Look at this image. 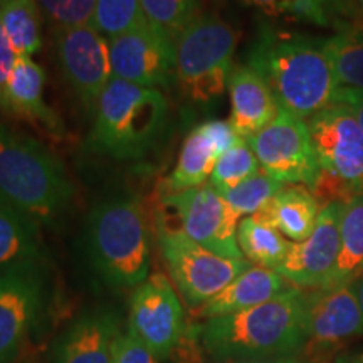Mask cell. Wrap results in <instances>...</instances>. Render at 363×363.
Returning <instances> with one entry per match:
<instances>
[{
  "label": "cell",
  "mask_w": 363,
  "mask_h": 363,
  "mask_svg": "<svg viewBox=\"0 0 363 363\" xmlns=\"http://www.w3.org/2000/svg\"><path fill=\"white\" fill-rule=\"evenodd\" d=\"M363 274V195L342 206L340 222V252L337 264L323 288L350 284Z\"/></svg>",
  "instance_id": "603a6c76"
},
{
  "label": "cell",
  "mask_w": 363,
  "mask_h": 363,
  "mask_svg": "<svg viewBox=\"0 0 363 363\" xmlns=\"http://www.w3.org/2000/svg\"><path fill=\"white\" fill-rule=\"evenodd\" d=\"M305 296L289 286L259 306L187 326L185 337L216 363L301 355L306 343Z\"/></svg>",
  "instance_id": "6da1fadb"
},
{
  "label": "cell",
  "mask_w": 363,
  "mask_h": 363,
  "mask_svg": "<svg viewBox=\"0 0 363 363\" xmlns=\"http://www.w3.org/2000/svg\"><path fill=\"white\" fill-rule=\"evenodd\" d=\"M306 343L301 355L308 362L330 363L337 352L363 333V313L355 283L318 288L305 296Z\"/></svg>",
  "instance_id": "9c48e42d"
},
{
  "label": "cell",
  "mask_w": 363,
  "mask_h": 363,
  "mask_svg": "<svg viewBox=\"0 0 363 363\" xmlns=\"http://www.w3.org/2000/svg\"><path fill=\"white\" fill-rule=\"evenodd\" d=\"M289 286L278 271L269 267L249 266L233 283L225 286L219 294L197 308L199 320H211L217 316L234 315V313L259 306L269 299L279 296Z\"/></svg>",
  "instance_id": "ffe728a7"
},
{
  "label": "cell",
  "mask_w": 363,
  "mask_h": 363,
  "mask_svg": "<svg viewBox=\"0 0 363 363\" xmlns=\"http://www.w3.org/2000/svg\"><path fill=\"white\" fill-rule=\"evenodd\" d=\"M235 2L257 9L266 16L318 27L333 26L338 13L343 12V0H235Z\"/></svg>",
  "instance_id": "4316f807"
},
{
  "label": "cell",
  "mask_w": 363,
  "mask_h": 363,
  "mask_svg": "<svg viewBox=\"0 0 363 363\" xmlns=\"http://www.w3.org/2000/svg\"><path fill=\"white\" fill-rule=\"evenodd\" d=\"M230 96L229 123L240 138L251 136L271 123L279 106L264 78L249 65L238 66L227 84Z\"/></svg>",
  "instance_id": "ac0fdd59"
},
{
  "label": "cell",
  "mask_w": 363,
  "mask_h": 363,
  "mask_svg": "<svg viewBox=\"0 0 363 363\" xmlns=\"http://www.w3.org/2000/svg\"><path fill=\"white\" fill-rule=\"evenodd\" d=\"M357 4H358V7H360V12L363 16V0H357Z\"/></svg>",
  "instance_id": "60d3db41"
},
{
  "label": "cell",
  "mask_w": 363,
  "mask_h": 363,
  "mask_svg": "<svg viewBox=\"0 0 363 363\" xmlns=\"http://www.w3.org/2000/svg\"><path fill=\"white\" fill-rule=\"evenodd\" d=\"M17 57L19 56L13 51L11 39L7 38L2 19H0V108L2 110L6 106V88L13 71V66L17 62Z\"/></svg>",
  "instance_id": "e575fe53"
},
{
  "label": "cell",
  "mask_w": 363,
  "mask_h": 363,
  "mask_svg": "<svg viewBox=\"0 0 363 363\" xmlns=\"http://www.w3.org/2000/svg\"><path fill=\"white\" fill-rule=\"evenodd\" d=\"M259 172L261 165L256 153H254L247 140L242 138L217 160L216 169L211 175V185L217 192L222 194L259 174Z\"/></svg>",
  "instance_id": "f546056e"
},
{
  "label": "cell",
  "mask_w": 363,
  "mask_h": 363,
  "mask_svg": "<svg viewBox=\"0 0 363 363\" xmlns=\"http://www.w3.org/2000/svg\"><path fill=\"white\" fill-rule=\"evenodd\" d=\"M238 363H306L303 355H291L283 358H272V360H259V362H238Z\"/></svg>",
  "instance_id": "8d00e7d4"
},
{
  "label": "cell",
  "mask_w": 363,
  "mask_h": 363,
  "mask_svg": "<svg viewBox=\"0 0 363 363\" xmlns=\"http://www.w3.org/2000/svg\"><path fill=\"white\" fill-rule=\"evenodd\" d=\"M160 214L170 216L177 224L169 229L180 230L199 246L230 259H244L238 244L240 217L211 184L169 194Z\"/></svg>",
  "instance_id": "ba28073f"
},
{
  "label": "cell",
  "mask_w": 363,
  "mask_h": 363,
  "mask_svg": "<svg viewBox=\"0 0 363 363\" xmlns=\"http://www.w3.org/2000/svg\"><path fill=\"white\" fill-rule=\"evenodd\" d=\"M0 19L17 56L30 57L43 48L40 9L35 0H2Z\"/></svg>",
  "instance_id": "484cf974"
},
{
  "label": "cell",
  "mask_w": 363,
  "mask_h": 363,
  "mask_svg": "<svg viewBox=\"0 0 363 363\" xmlns=\"http://www.w3.org/2000/svg\"><path fill=\"white\" fill-rule=\"evenodd\" d=\"M48 279L43 262H30L0 274V363L21 357L44 310Z\"/></svg>",
  "instance_id": "4fadbf2b"
},
{
  "label": "cell",
  "mask_w": 363,
  "mask_h": 363,
  "mask_svg": "<svg viewBox=\"0 0 363 363\" xmlns=\"http://www.w3.org/2000/svg\"><path fill=\"white\" fill-rule=\"evenodd\" d=\"M306 363H315V362H308V360H306Z\"/></svg>",
  "instance_id": "b9f144b4"
},
{
  "label": "cell",
  "mask_w": 363,
  "mask_h": 363,
  "mask_svg": "<svg viewBox=\"0 0 363 363\" xmlns=\"http://www.w3.org/2000/svg\"><path fill=\"white\" fill-rule=\"evenodd\" d=\"M12 363H39V362L33 360V358H22V357H19V358H17V360H13Z\"/></svg>",
  "instance_id": "ab89813d"
},
{
  "label": "cell",
  "mask_w": 363,
  "mask_h": 363,
  "mask_svg": "<svg viewBox=\"0 0 363 363\" xmlns=\"http://www.w3.org/2000/svg\"><path fill=\"white\" fill-rule=\"evenodd\" d=\"M72 195L65 165L51 150L0 123V197L48 224L62 216Z\"/></svg>",
  "instance_id": "3957f363"
},
{
  "label": "cell",
  "mask_w": 363,
  "mask_h": 363,
  "mask_svg": "<svg viewBox=\"0 0 363 363\" xmlns=\"http://www.w3.org/2000/svg\"><path fill=\"white\" fill-rule=\"evenodd\" d=\"M167 120L169 101L162 91L113 76L98 99L91 145L116 160L142 158L157 145Z\"/></svg>",
  "instance_id": "5b68a950"
},
{
  "label": "cell",
  "mask_w": 363,
  "mask_h": 363,
  "mask_svg": "<svg viewBox=\"0 0 363 363\" xmlns=\"http://www.w3.org/2000/svg\"><path fill=\"white\" fill-rule=\"evenodd\" d=\"M238 244L244 259L276 271V267L284 261L291 240L286 239L266 220L257 216H249L239 222Z\"/></svg>",
  "instance_id": "d4e9b609"
},
{
  "label": "cell",
  "mask_w": 363,
  "mask_h": 363,
  "mask_svg": "<svg viewBox=\"0 0 363 363\" xmlns=\"http://www.w3.org/2000/svg\"><path fill=\"white\" fill-rule=\"evenodd\" d=\"M321 170L335 177L352 197L363 195V130L345 104H333L308 120Z\"/></svg>",
  "instance_id": "7c38bea8"
},
{
  "label": "cell",
  "mask_w": 363,
  "mask_h": 363,
  "mask_svg": "<svg viewBox=\"0 0 363 363\" xmlns=\"http://www.w3.org/2000/svg\"><path fill=\"white\" fill-rule=\"evenodd\" d=\"M219 158L220 153L216 143L208 138L202 125H199L190 131L182 145L179 160L169 179L170 194L206 185Z\"/></svg>",
  "instance_id": "cb8c5ba5"
},
{
  "label": "cell",
  "mask_w": 363,
  "mask_h": 363,
  "mask_svg": "<svg viewBox=\"0 0 363 363\" xmlns=\"http://www.w3.org/2000/svg\"><path fill=\"white\" fill-rule=\"evenodd\" d=\"M321 206L306 185H284L262 211L259 219L278 229L291 242H301L315 229Z\"/></svg>",
  "instance_id": "44dd1931"
},
{
  "label": "cell",
  "mask_w": 363,
  "mask_h": 363,
  "mask_svg": "<svg viewBox=\"0 0 363 363\" xmlns=\"http://www.w3.org/2000/svg\"><path fill=\"white\" fill-rule=\"evenodd\" d=\"M0 2H2V0H0Z\"/></svg>",
  "instance_id": "7bdbcfd3"
},
{
  "label": "cell",
  "mask_w": 363,
  "mask_h": 363,
  "mask_svg": "<svg viewBox=\"0 0 363 363\" xmlns=\"http://www.w3.org/2000/svg\"><path fill=\"white\" fill-rule=\"evenodd\" d=\"M238 33L214 13L190 22L177 40V83L185 98L197 106L217 101L229 84Z\"/></svg>",
  "instance_id": "8992f818"
},
{
  "label": "cell",
  "mask_w": 363,
  "mask_h": 363,
  "mask_svg": "<svg viewBox=\"0 0 363 363\" xmlns=\"http://www.w3.org/2000/svg\"><path fill=\"white\" fill-rule=\"evenodd\" d=\"M343 203H328L320 211L310 238L291 242L276 271L296 288H323L337 264Z\"/></svg>",
  "instance_id": "2e32d148"
},
{
  "label": "cell",
  "mask_w": 363,
  "mask_h": 363,
  "mask_svg": "<svg viewBox=\"0 0 363 363\" xmlns=\"http://www.w3.org/2000/svg\"><path fill=\"white\" fill-rule=\"evenodd\" d=\"M143 21L140 0H98L91 26L110 40L128 33Z\"/></svg>",
  "instance_id": "1f68e13d"
},
{
  "label": "cell",
  "mask_w": 363,
  "mask_h": 363,
  "mask_svg": "<svg viewBox=\"0 0 363 363\" xmlns=\"http://www.w3.org/2000/svg\"><path fill=\"white\" fill-rule=\"evenodd\" d=\"M340 89L363 91V29H343L326 39Z\"/></svg>",
  "instance_id": "83f0119b"
},
{
  "label": "cell",
  "mask_w": 363,
  "mask_h": 363,
  "mask_svg": "<svg viewBox=\"0 0 363 363\" xmlns=\"http://www.w3.org/2000/svg\"><path fill=\"white\" fill-rule=\"evenodd\" d=\"M111 363H158V360L143 343H140L130 333H120L113 350Z\"/></svg>",
  "instance_id": "836d02e7"
},
{
  "label": "cell",
  "mask_w": 363,
  "mask_h": 363,
  "mask_svg": "<svg viewBox=\"0 0 363 363\" xmlns=\"http://www.w3.org/2000/svg\"><path fill=\"white\" fill-rule=\"evenodd\" d=\"M54 44L62 74L81 103L96 110L103 91L113 79L110 40L93 26L56 29Z\"/></svg>",
  "instance_id": "9a60e30c"
},
{
  "label": "cell",
  "mask_w": 363,
  "mask_h": 363,
  "mask_svg": "<svg viewBox=\"0 0 363 363\" xmlns=\"http://www.w3.org/2000/svg\"><path fill=\"white\" fill-rule=\"evenodd\" d=\"M335 363H363V355L358 353V355H342L338 357Z\"/></svg>",
  "instance_id": "74e56055"
},
{
  "label": "cell",
  "mask_w": 363,
  "mask_h": 363,
  "mask_svg": "<svg viewBox=\"0 0 363 363\" xmlns=\"http://www.w3.org/2000/svg\"><path fill=\"white\" fill-rule=\"evenodd\" d=\"M115 78L145 88H169L177 81V43L147 21L110 39Z\"/></svg>",
  "instance_id": "5bb4252c"
},
{
  "label": "cell",
  "mask_w": 363,
  "mask_h": 363,
  "mask_svg": "<svg viewBox=\"0 0 363 363\" xmlns=\"http://www.w3.org/2000/svg\"><path fill=\"white\" fill-rule=\"evenodd\" d=\"M39 222L0 197V274L44 261Z\"/></svg>",
  "instance_id": "7402d4cb"
},
{
  "label": "cell",
  "mask_w": 363,
  "mask_h": 363,
  "mask_svg": "<svg viewBox=\"0 0 363 363\" xmlns=\"http://www.w3.org/2000/svg\"><path fill=\"white\" fill-rule=\"evenodd\" d=\"M355 288H357L358 303H360V308H362V313H363V274L355 281Z\"/></svg>",
  "instance_id": "f35d334b"
},
{
  "label": "cell",
  "mask_w": 363,
  "mask_h": 363,
  "mask_svg": "<svg viewBox=\"0 0 363 363\" xmlns=\"http://www.w3.org/2000/svg\"><path fill=\"white\" fill-rule=\"evenodd\" d=\"M44 69L27 56L17 57L16 66L6 88L4 110L43 126L49 135L61 138L65 125L61 118L44 101Z\"/></svg>",
  "instance_id": "d6986e66"
},
{
  "label": "cell",
  "mask_w": 363,
  "mask_h": 363,
  "mask_svg": "<svg viewBox=\"0 0 363 363\" xmlns=\"http://www.w3.org/2000/svg\"><path fill=\"white\" fill-rule=\"evenodd\" d=\"M91 264L104 283L138 288L148 279L150 235L142 206L133 197H111L93 207L86 222Z\"/></svg>",
  "instance_id": "277c9868"
},
{
  "label": "cell",
  "mask_w": 363,
  "mask_h": 363,
  "mask_svg": "<svg viewBox=\"0 0 363 363\" xmlns=\"http://www.w3.org/2000/svg\"><path fill=\"white\" fill-rule=\"evenodd\" d=\"M249 66L264 78L278 106L294 116L308 121L337 104L340 86L326 39L264 29L252 45Z\"/></svg>",
  "instance_id": "7a4b0ae2"
},
{
  "label": "cell",
  "mask_w": 363,
  "mask_h": 363,
  "mask_svg": "<svg viewBox=\"0 0 363 363\" xmlns=\"http://www.w3.org/2000/svg\"><path fill=\"white\" fill-rule=\"evenodd\" d=\"M185 331L184 308L174 286L162 272L148 276L131 296L128 333L157 360H165L179 348Z\"/></svg>",
  "instance_id": "8fae6325"
},
{
  "label": "cell",
  "mask_w": 363,
  "mask_h": 363,
  "mask_svg": "<svg viewBox=\"0 0 363 363\" xmlns=\"http://www.w3.org/2000/svg\"><path fill=\"white\" fill-rule=\"evenodd\" d=\"M162 257L189 306L199 308L247 269V259L219 256L190 240L180 230L157 224Z\"/></svg>",
  "instance_id": "52a82bcc"
},
{
  "label": "cell",
  "mask_w": 363,
  "mask_h": 363,
  "mask_svg": "<svg viewBox=\"0 0 363 363\" xmlns=\"http://www.w3.org/2000/svg\"><path fill=\"white\" fill-rule=\"evenodd\" d=\"M247 142L259 160L261 170L281 184L306 185L310 189L320 175L321 167L308 121L283 108L269 125Z\"/></svg>",
  "instance_id": "30bf717a"
},
{
  "label": "cell",
  "mask_w": 363,
  "mask_h": 363,
  "mask_svg": "<svg viewBox=\"0 0 363 363\" xmlns=\"http://www.w3.org/2000/svg\"><path fill=\"white\" fill-rule=\"evenodd\" d=\"M337 103L345 104L353 111L358 125L363 130V91H348V89H340Z\"/></svg>",
  "instance_id": "d590c367"
},
{
  "label": "cell",
  "mask_w": 363,
  "mask_h": 363,
  "mask_svg": "<svg viewBox=\"0 0 363 363\" xmlns=\"http://www.w3.org/2000/svg\"><path fill=\"white\" fill-rule=\"evenodd\" d=\"M284 187L279 180L272 179L264 170L256 174L234 189L222 192V199L239 217H249L262 211L267 202Z\"/></svg>",
  "instance_id": "4dcf8cb0"
},
{
  "label": "cell",
  "mask_w": 363,
  "mask_h": 363,
  "mask_svg": "<svg viewBox=\"0 0 363 363\" xmlns=\"http://www.w3.org/2000/svg\"><path fill=\"white\" fill-rule=\"evenodd\" d=\"M120 333V320L113 311H86L61 335L54 363H111Z\"/></svg>",
  "instance_id": "e0dca14e"
},
{
  "label": "cell",
  "mask_w": 363,
  "mask_h": 363,
  "mask_svg": "<svg viewBox=\"0 0 363 363\" xmlns=\"http://www.w3.org/2000/svg\"><path fill=\"white\" fill-rule=\"evenodd\" d=\"M145 21L174 43L199 16V0H140Z\"/></svg>",
  "instance_id": "f1b7e54d"
},
{
  "label": "cell",
  "mask_w": 363,
  "mask_h": 363,
  "mask_svg": "<svg viewBox=\"0 0 363 363\" xmlns=\"http://www.w3.org/2000/svg\"><path fill=\"white\" fill-rule=\"evenodd\" d=\"M40 12L56 29L88 26L93 21L98 0H35Z\"/></svg>",
  "instance_id": "d6a6232c"
}]
</instances>
